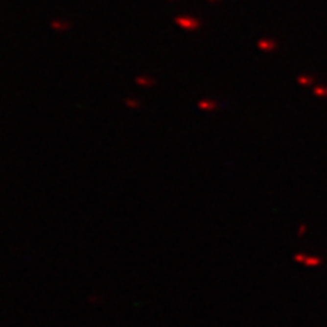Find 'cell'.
I'll return each instance as SVG.
<instances>
[{"label": "cell", "instance_id": "cell-1", "mask_svg": "<svg viewBox=\"0 0 327 327\" xmlns=\"http://www.w3.org/2000/svg\"><path fill=\"white\" fill-rule=\"evenodd\" d=\"M176 23L184 27V29H187V30H194L199 25L196 19L189 18V17H177Z\"/></svg>", "mask_w": 327, "mask_h": 327}]
</instances>
